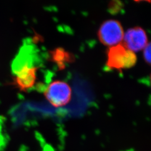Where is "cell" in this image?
<instances>
[{"mask_svg": "<svg viewBox=\"0 0 151 151\" xmlns=\"http://www.w3.org/2000/svg\"><path fill=\"white\" fill-rule=\"evenodd\" d=\"M134 1H136V2H140V1H147V2H150V1H151V0H134Z\"/></svg>", "mask_w": 151, "mask_h": 151, "instance_id": "cell-8", "label": "cell"}, {"mask_svg": "<svg viewBox=\"0 0 151 151\" xmlns=\"http://www.w3.org/2000/svg\"><path fill=\"white\" fill-rule=\"evenodd\" d=\"M38 70L37 67L29 64L24 57L17 55L13 64L14 85L20 91H27L36 83Z\"/></svg>", "mask_w": 151, "mask_h": 151, "instance_id": "cell-1", "label": "cell"}, {"mask_svg": "<svg viewBox=\"0 0 151 151\" xmlns=\"http://www.w3.org/2000/svg\"><path fill=\"white\" fill-rule=\"evenodd\" d=\"M143 57L144 59L146 60V62L150 65L151 63V44L150 43L147 44L145 48L143 49Z\"/></svg>", "mask_w": 151, "mask_h": 151, "instance_id": "cell-7", "label": "cell"}, {"mask_svg": "<svg viewBox=\"0 0 151 151\" xmlns=\"http://www.w3.org/2000/svg\"><path fill=\"white\" fill-rule=\"evenodd\" d=\"M123 40L124 46L134 53L143 49L148 43L146 32L140 27L128 30L124 34Z\"/></svg>", "mask_w": 151, "mask_h": 151, "instance_id": "cell-5", "label": "cell"}, {"mask_svg": "<svg viewBox=\"0 0 151 151\" xmlns=\"http://www.w3.org/2000/svg\"><path fill=\"white\" fill-rule=\"evenodd\" d=\"M123 27L118 21L109 20L103 22L98 31V37L101 43L110 47L120 43L124 37Z\"/></svg>", "mask_w": 151, "mask_h": 151, "instance_id": "cell-4", "label": "cell"}, {"mask_svg": "<svg viewBox=\"0 0 151 151\" xmlns=\"http://www.w3.org/2000/svg\"><path fill=\"white\" fill-rule=\"evenodd\" d=\"M137 60L135 53L119 44L110 47L107 52L106 65L110 70L122 72L132 68Z\"/></svg>", "mask_w": 151, "mask_h": 151, "instance_id": "cell-2", "label": "cell"}, {"mask_svg": "<svg viewBox=\"0 0 151 151\" xmlns=\"http://www.w3.org/2000/svg\"><path fill=\"white\" fill-rule=\"evenodd\" d=\"M50 57L51 60L56 64L60 70L65 69L67 65L73 62L75 60L73 54L62 48H57L50 51Z\"/></svg>", "mask_w": 151, "mask_h": 151, "instance_id": "cell-6", "label": "cell"}, {"mask_svg": "<svg viewBox=\"0 0 151 151\" xmlns=\"http://www.w3.org/2000/svg\"><path fill=\"white\" fill-rule=\"evenodd\" d=\"M72 91L70 86L65 81H52L44 91V96L55 108L63 107L70 102Z\"/></svg>", "mask_w": 151, "mask_h": 151, "instance_id": "cell-3", "label": "cell"}]
</instances>
